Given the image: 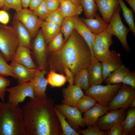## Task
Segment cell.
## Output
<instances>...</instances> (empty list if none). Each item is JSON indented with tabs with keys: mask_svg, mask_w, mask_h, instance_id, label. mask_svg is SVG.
<instances>
[{
	"mask_svg": "<svg viewBox=\"0 0 135 135\" xmlns=\"http://www.w3.org/2000/svg\"><path fill=\"white\" fill-rule=\"evenodd\" d=\"M54 100L47 96L36 97L22 108L26 135H62L60 122L54 110Z\"/></svg>",
	"mask_w": 135,
	"mask_h": 135,
	"instance_id": "cell-1",
	"label": "cell"
},
{
	"mask_svg": "<svg viewBox=\"0 0 135 135\" xmlns=\"http://www.w3.org/2000/svg\"><path fill=\"white\" fill-rule=\"evenodd\" d=\"M48 54L51 70L60 73H64V68L66 67L74 76L81 70L87 68L92 62L91 51L75 30L61 49Z\"/></svg>",
	"mask_w": 135,
	"mask_h": 135,
	"instance_id": "cell-2",
	"label": "cell"
},
{
	"mask_svg": "<svg viewBox=\"0 0 135 135\" xmlns=\"http://www.w3.org/2000/svg\"><path fill=\"white\" fill-rule=\"evenodd\" d=\"M0 135H26L22 108L2 102L0 108Z\"/></svg>",
	"mask_w": 135,
	"mask_h": 135,
	"instance_id": "cell-3",
	"label": "cell"
},
{
	"mask_svg": "<svg viewBox=\"0 0 135 135\" xmlns=\"http://www.w3.org/2000/svg\"><path fill=\"white\" fill-rule=\"evenodd\" d=\"M20 44L12 26L0 24V51L7 62L13 60Z\"/></svg>",
	"mask_w": 135,
	"mask_h": 135,
	"instance_id": "cell-4",
	"label": "cell"
},
{
	"mask_svg": "<svg viewBox=\"0 0 135 135\" xmlns=\"http://www.w3.org/2000/svg\"><path fill=\"white\" fill-rule=\"evenodd\" d=\"M122 84L121 83L105 86L92 85L85 91V94L93 97L100 105L108 106Z\"/></svg>",
	"mask_w": 135,
	"mask_h": 135,
	"instance_id": "cell-5",
	"label": "cell"
},
{
	"mask_svg": "<svg viewBox=\"0 0 135 135\" xmlns=\"http://www.w3.org/2000/svg\"><path fill=\"white\" fill-rule=\"evenodd\" d=\"M121 10L119 5L114 13L106 30L112 36H116L124 50L128 52H130V48L127 41V36L130 30L122 21L120 15Z\"/></svg>",
	"mask_w": 135,
	"mask_h": 135,
	"instance_id": "cell-6",
	"label": "cell"
},
{
	"mask_svg": "<svg viewBox=\"0 0 135 135\" xmlns=\"http://www.w3.org/2000/svg\"><path fill=\"white\" fill-rule=\"evenodd\" d=\"M6 92L8 94V102L16 106L23 102L27 97L30 100L36 98L31 81L18 83L16 86L7 88Z\"/></svg>",
	"mask_w": 135,
	"mask_h": 135,
	"instance_id": "cell-7",
	"label": "cell"
},
{
	"mask_svg": "<svg viewBox=\"0 0 135 135\" xmlns=\"http://www.w3.org/2000/svg\"><path fill=\"white\" fill-rule=\"evenodd\" d=\"M13 19L20 22L29 32L32 38L37 34L43 20L40 19L33 11L27 8H22L16 12Z\"/></svg>",
	"mask_w": 135,
	"mask_h": 135,
	"instance_id": "cell-8",
	"label": "cell"
},
{
	"mask_svg": "<svg viewBox=\"0 0 135 135\" xmlns=\"http://www.w3.org/2000/svg\"><path fill=\"white\" fill-rule=\"evenodd\" d=\"M135 98V88L123 84L108 106V111L124 108L127 109L131 101Z\"/></svg>",
	"mask_w": 135,
	"mask_h": 135,
	"instance_id": "cell-9",
	"label": "cell"
},
{
	"mask_svg": "<svg viewBox=\"0 0 135 135\" xmlns=\"http://www.w3.org/2000/svg\"><path fill=\"white\" fill-rule=\"evenodd\" d=\"M127 109L120 108L108 111L100 118L96 126L102 130L107 131L124 120Z\"/></svg>",
	"mask_w": 135,
	"mask_h": 135,
	"instance_id": "cell-10",
	"label": "cell"
},
{
	"mask_svg": "<svg viewBox=\"0 0 135 135\" xmlns=\"http://www.w3.org/2000/svg\"><path fill=\"white\" fill-rule=\"evenodd\" d=\"M32 44V52L37 61L39 70L46 69L48 54L47 45L41 29L39 30Z\"/></svg>",
	"mask_w": 135,
	"mask_h": 135,
	"instance_id": "cell-11",
	"label": "cell"
},
{
	"mask_svg": "<svg viewBox=\"0 0 135 135\" xmlns=\"http://www.w3.org/2000/svg\"><path fill=\"white\" fill-rule=\"evenodd\" d=\"M58 110L66 118L70 124L78 130L80 128L85 126L81 112L76 106H72L64 104L55 106Z\"/></svg>",
	"mask_w": 135,
	"mask_h": 135,
	"instance_id": "cell-12",
	"label": "cell"
},
{
	"mask_svg": "<svg viewBox=\"0 0 135 135\" xmlns=\"http://www.w3.org/2000/svg\"><path fill=\"white\" fill-rule=\"evenodd\" d=\"M10 64L12 72L18 80V83L31 81L38 72L37 68H27L13 61Z\"/></svg>",
	"mask_w": 135,
	"mask_h": 135,
	"instance_id": "cell-13",
	"label": "cell"
},
{
	"mask_svg": "<svg viewBox=\"0 0 135 135\" xmlns=\"http://www.w3.org/2000/svg\"><path fill=\"white\" fill-rule=\"evenodd\" d=\"M110 52L108 58L102 62L104 81L112 72L123 64L120 54L113 50Z\"/></svg>",
	"mask_w": 135,
	"mask_h": 135,
	"instance_id": "cell-14",
	"label": "cell"
},
{
	"mask_svg": "<svg viewBox=\"0 0 135 135\" xmlns=\"http://www.w3.org/2000/svg\"><path fill=\"white\" fill-rule=\"evenodd\" d=\"M84 94L80 87L73 84L69 85L63 89V104L72 106H76L80 98Z\"/></svg>",
	"mask_w": 135,
	"mask_h": 135,
	"instance_id": "cell-15",
	"label": "cell"
},
{
	"mask_svg": "<svg viewBox=\"0 0 135 135\" xmlns=\"http://www.w3.org/2000/svg\"><path fill=\"white\" fill-rule=\"evenodd\" d=\"M108 111V106H102L97 103L84 112L83 118L85 125L87 127L96 125L100 118Z\"/></svg>",
	"mask_w": 135,
	"mask_h": 135,
	"instance_id": "cell-16",
	"label": "cell"
},
{
	"mask_svg": "<svg viewBox=\"0 0 135 135\" xmlns=\"http://www.w3.org/2000/svg\"><path fill=\"white\" fill-rule=\"evenodd\" d=\"M30 50L20 44L12 61L28 68H37L31 56Z\"/></svg>",
	"mask_w": 135,
	"mask_h": 135,
	"instance_id": "cell-17",
	"label": "cell"
},
{
	"mask_svg": "<svg viewBox=\"0 0 135 135\" xmlns=\"http://www.w3.org/2000/svg\"><path fill=\"white\" fill-rule=\"evenodd\" d=\"M98 10L102 18L109 23L112 15L119 5L118 0H95Z\"/></svg>",
	"mask_w": 135,
	"mask_h": 135,
	"instance_id": "cell-18",
	"label": "cell"
},
{
	"mask_svg": "<svg viewBox=\"0 0 135 135\" xmlns=\"http://www.w3.org/2000/svg\"><path fill=\"white\" fill-rule=\"evenodd\" d=\"M46 73V69H38L31 81L36 97L44 98L47 96L46 94V91L48 84L46 79L44 78Z\"/></svg>",
	"mask_w": 135,
	"mask_h": 135,
	"instance_id": "cell-19",
	"label": "cell"
},
{
	"mask_svg": "<svg viewBox=\"0 0 135 135\" xmlns=\"http://www.w3.org/2000/svg\"><path fill=\"white\" fill-rule=\"evenodd\" d=\"M80 18L95 35L106 30L108 25L97 13L94 18Z\"/></svg>",
	"mask_w": 135,
	"mask_h": 135,
	"instance_id": "cell-20",
	"label": "cell"
},
{
	"mask_svg": "<svg viewBox=\"0 0 135 135\" xmlns=\"http://www.w3.org/2000/svg\"><path fill=\"white\" fill-rule=\"evenodd\" d=\"M75 30L82 38L88 46L91 52L92 47L95 35L90 31L78 16L74 19Z\"/></svg>",
	"mask_w": 135,
	"mask_h": 135,
	"instance_id": "cell-21",
	"label": "cell"
},
{
	"mask_svg": "<svg viewBox=\"0 0 135 135\" xmlns=\"http://www.w3.org/2000/svg\"><path fill=\"white\" fill-rule=\"evenodd\" d=\"M87 69L90 87L93 85L100 84L104 81L101 62H92Z\"/></svg>",
	"mask_w": 135,
	"mask_h": 135,
	"instance_id": "cell-22",
	"label": "cell"
},
{
	"mask_svg": "<svg viewBox=\"0 0 135 135\" xmlns=\"http://www.w3.org/2000/svg\"><path fill=\"white\" fill-rule=\"evenodd\" d=\"M12 26L17 35L20 44L32 50L31 37L27 28L20 21L13 19Z\"/></svg>",
	"mask_w": 135,
	"mask_h": 135,
	"instance_id": "cell-23",
	"label": "cell"
},
{
	"mask_svg": "<svg viewBox=\"0 0 135 135\" xmlns=\"http://www.w3.org/2000/svg\"><path fill=\"white\" fill-rule=\"evenodd\" d=\"M59 9L64 17L78 16L83 10L80 4H77L68 1L60 2Z\"/></svg>",
	"mask_w": 135,
	"mask_h": 135,
	"instance_id": "cell-24",
	"label": "cell"
},
{
	"mask_svg": "<svg viewBox=\"0 0 135 135\" xmlns=\"http://www.w3.org/2000/svg\"><path fill=\"white\" fill-rule=\"evenodd\" d=\"M41 30L47 45L50 41L60 32V26L52 22L44 20Z\"/></svg>",
	"mask_w": 135,
	"mask_h": 135,
	"instance_id": "cell-25",
	"label": "cell"
},
{
	"mask_svg": "<svg viewBox=\"0 0 135 135\" xmlns=\"http://www.w3.org/2000/svg\"><path fill=\"white\" fill-rule=\"evenodd\" d=\"M127 109L126 116L122 122V135H134L135 132V108Z\"/></svg>",
	"mask_w": 135,
	"mask_h": 135,
	"instance_id": "cell-26",
	"label": "cell"
},
{
	"mask_svg": "<svg viewBox=\"0 0 135 135\" xmlns=\"http://www.w3.org/2000/svg\"><path fill=\"white\" fill-rule=\"evenodd\" d=\"M130 71L129 68L123 64L112 72L104 81L107 84L121 83L125 76Z\"/></svg>",
	"mask_w": 135,
	"mask_h": 135,
	"instance_id": "cell-27",
	"label": "cell"
},
{
	"mask_svg": "<svg viewBox=\"0 0 135 135\" xmlns=\"http://www.w3.org/2000/svg\"><path fill=\"white\" fill-rule=\"evenodd\" d=\"M119 5L122 12V14L125 21L128 24L130 30L134 36H135V25L134 12L128 8L124 3V0H118Z\"/></svg>",
	"mask_w": 135,
	"mask_h": 135,
	"instance_id": "cell-28",
	"label": "cell"
},
{
	"mask_svg": "<svg viewBox=\"0 0 135 135\" xmlns=\"http://www.w3.org/2000/svg\"><path fill=\"white\" fill-rule=\"evenodd\" d=\"M92 62H102L109 56L110 50L104 49L96 44L94 42L92 47Z\"/></svg>",
	"mask_w": 135,
	"mask_h": 135,
	"instance_id": "cell-29",
	"label": "cell"
},
{
	"mask_svg": "<svg viewBox=\"0 0 135 135\" xmlns=\"http://www.w3.org/2000/svg\"><path fill=\"white\" fill-rule=\"evenodd\" d=\"M75 17H65L60 26V32L63 34L65 42L75 30Z\"/></svg>",
	"mask_w": 135,
	"mask_h": 135,
	"instance_id": "cell-30",
	"label": "cell"
},
{
	"mask_svg": "<svg viewBox=\"0 0 135 135\" xmlns=\"http://www.w3.org/2000/svg\"><path fill=\"white\" fill-rule=\"evenodd\" d=\"M48 84L52 87H60L63 86L67 80L65 75L51 70L46 78Z\"/></svg>",
	"mask_w": 135,
	"mask_h": 135,
	"instance_id": "cell-31",
	"label": "cell"
},
{
	"mask_svg": "<svg viewBox=\"0 0 135 135\" xmlns=\"http://www.w3.org/2000/svg\"><path fill=\"white\" fill-rule=\"evenodd\" d=\"M112 35L106 30L95 35L94 42L98 46L106 49L110 48L113 43Z\"/></svg>",
	"mask_w": 135,
	"mask_h": 135,
	"instance_id": "cell-32",
	"label": "cell"
},
{
	"mask_svg": "<svg viewBox=\"0 0 135 135\" xmlns=\"http://www.w3.org/2000/svg\"><path fill=\"white\" fill-rule=\"evenodd\" d=\"M54 110L56 113L62 130V135H80L73 128L66 120V117L62 114L55 106Z\"/></svg>",
	"mask_w": 135,
	"mask_h": 135,
	"instance_id": "cell-33",
	"label": "cell"
},
{
	"mask_svg": "<svg viewBox=\"0 0 135 135\" xmlns=\"http://www.w3.org/2000/svg\"><path fill=\"white\" fill-rule=\"evenodd\" d=\"M97 103L96 100L93 97L90 96L84 95L79 99L76 106L82 112H84Z\"/></svg>",
	"mask_w": 135,
	"mask_h": 135,
	"instance_id": "cell-34",
	"label": "cell"
},
{
	"mask_svg": "<svg viewBox=\"0 0 135 135\" xmlns=\"http://www.w3.org/2000/svg\"><path fill=\"white\" fill-rule=\"evenodd\" d=\"M65 43L63 34L60 32L48 44L47 51L48 54L60 50L64 46Z\"/></svg>",
	"mask_w": 135,
	"mask_h": 135,
	"instance_id": "cell-35",
	"label": "cell"
},
{
	"mask_svg": "<svg viewBox=\"0 0 135 135\" xmlns=\"http://www.w3.org/2000/svg\"><path fill=\"white\" fill-rule=\"evenodd\" d=\"M81 5L86 18H94L98 10L95 0H81Z\"/></svg>",
	"mask_w": 135,
	"mask_h": 135,
	"instance_id": "cell-36",
	"label": "cell"
},
{
	"mask_svg": "<svg viewBox=\"0 0 135 135\" xmlns=\"http://www.w3.org/2000/svg\"><path fill=\"white\" fill-rule=\"evenodd\" d=\"M0 75L10 76L16 78L13 74L12 67L5 60L0 51Z\"/></svg>",
	"mask_w": 135,
	"mask_h": 135,
	"instance_id": "cell-37",
	"label": "cell"
},
{
	"mask_svg": "<svg viewBox=\"0 0 135 135\" xmlns=\"http://www.w3.org/2000/svg\"><path fill=\"white\" fill-rule=\"evenodd\" d=\"M33 11L40 19L45 20L49 14L46 0H42L40 4Z\"/></svg>",
	"mask_w": 135,
	"mask_h": 135,
	"instance_id": "cell-38",
	"label": "cell"
},
{
	"mask_svg": "<svg viewBox=\"0 0 135 135\" xmlns=\"http://www.w3.org/2000/svg\"><path fill=\"white\" fill-rule=\"evenodd\" d=\"M64 18L59 8L50 14L45 20L52 22L60 26Z\"/></svg>",
	"mask_w": 135,
	"mask_h": 135,
	"instance_id": "cell-39",
	"label": "cell"
},
{
	"mask_svg": "<svg viewBox=\"0 0 135 135\" xmlns=\"http://www.w3.org/2000/svg\"><path fill=\"white\" fill-rule=\"evenodd\" d=\"M22 8V0H5L2 9L6 11L12 9L18 12Z\"/></svg>",
	"mask_w": 135,
	"mask_h": 135,
	"instance_id": "cell-40",
	"label": "cell"
},
{
	"mask_svg": "<svg viewBox=\"0 0 135 135\" xmlns=\"http://www.w3.org/2000/svg\"><path fill=\"white\" fill-rule=\"evenodd\" d=\"M78 132L84 135H106V132L100 130L96 125L88 127L84 130H80Z\"/></svg>",
	"mask_w": 135,
	"mask_h": 135,
	"instance_id": "cell-41",
	"label": "cell"
},
{
	"mask_svg": "<svg viewBox=\"0 0 135 135\" xmlns=\"http://www.w3.org/2000/svg\"><path fill=\"white\" fill-rule=\"evenodd\" d=\"M10 82L8 79L0 75V98L2 102H4L5 98L7 88Z\"/></svg>",
	"mask_w": 135,
	"mask_h": 135,
	"instance_id": "cell-42",
	"label": "cell"
},
{
	"mask_svg": "<svg viewBox=\"0 0 135 135\" xmlns=\"http://www.w3.org/2000/svg\"><path fill=\"white\" fill-rule=\"evenodd\" d=\"M79 72L81 80V88L82 90L86 91L90 87L87 69V68L83 69Z\"/></svg>",
	"mask_w": 135,
	"mask_h": 135,
	"instance_id": "cell-43",
	"label": "cell"
},
{
	"mask_svg": "<svg viewBox=\"0 0 135 135\" xmlns=\"http://www.w3.org/2000/svg\"><path fill=\"white\" fill-rule=\"evenodd\" d=\"M122 83L135 88V72L130 70L124 78Z\"/></svg>",
	"mask_w": 135,
	"mask_h": 135,
	"instance_id": "cell-44",
	"label": "cell"
},
{
	"mask_svg": "<svg viewBox=\"0 0 135 135\" xmlns=\"http://www.w3.org/2000/svg\"><path fill=\"white\" fill-rule=\"evenodd\" d=\"M123 121L113 126L107 131L106 135H122Z\"/></svg>",
	"mask_w": 135,
	"mask_h": 135,
	"instance_id": "cell-45",
	"label": "cell"
},
{
	"mask_svg": "<svg viewBox=\"0 0 135 135\" xmlns=\"http://www.w3.org/2000/svg\"><path fill=\"white\" fill-rule=\"evenodd\" d=\"M46 1L49 14L58 10L60 7V2L59 0H48Z\"/></svg>",
	"mask_w": 135,
	"mask_h": 135,
	"instance_id": "cell-46",
	"label": "cell"
},
{
	"mask_svg": "<svg viewBox=\"0 0 135 135\" xmlns=\"http://www.w3.org/2000/svg\"><path fill=\"white\" fill-rule=\"evenodd\" d=\"M10 16L8 13L3 9L0 10V22L6 25L10 20Z\"/></svg>",
	"mask_w": 135,
	"mask_h": 135,
	"instance_id": "cell-47",
	"label": "cell"
},
{
	"mask_svg": "<svg viewBox=\"0 0 135 135\" xmlns=\"http://www.w3.org/2000/svg\"><path fill=\"white\" fill-rule=\"evenodd\" d=\"M64 72L65 74L69 85L74 84V75L70 69L66 67H65L64 69Z\"/></svg>",
	"mask_w": 135,
	"mask_h": 135,
	"instance_id": "cell-48",
	"label": "cell"
},
{
	"mask_svg": "<svg viewBox=\"0 0 135 135\" xmlns=\"http://www.w3.org/2000/svg\"><path fill=\"white\" fill-rule=\"evenodd\" d=\"M42 0H30L29 7L31 10L34 11L40 4Z\"/></svg>",
	"mask_w": 135,
	"mask_h": 135,
	"instance_id": "cell-49",
	"label": "cell"
},
{
	"mask_svg": "<svg viewBox=\"0 0 135 135\" xmlns=\"http://www.w3.org/2000/svg\"><path fill=\"white\" fill-rule=\"evenodd\" d=\"M74 82L75 84L81 88V80L79 72L74 75Z\"/></svg>",
	"mask_w": 135,
	"mask_h": 135,
	"instance_id": "cell-50",
	"label": "cell"
},
{
	"mask_svg": "<svg viewBox=\"0 0 135 135\" xmlns=\"http://www.w3.org/2000/svg\"><path fill=\"white\" fill-rule=\"evenodd\" d=\"M129 4L135 13V0H124Z\"/></svg>",
	"mask_w": 135,
	"mask_h": 135,
	"instance_id": "cell-51",
	"label": "cell"
},
{
	"mask_svg": "<svg viewBox=\"0 0 135 135\" xmlns=\"http://www.w3.org/2000/svg\"><path fill=\"white\" fill-rule=\"evenodd\" d=\"M22 7L27 8L29 7L30 0H22Z\"/></svg>",
	"mask_w": 135,
	"mask_h": 135,
	"instance_id": "cell-52",
	"label": "cell"
},
{
	"mask_svg": "<svg viewBox=\"0 0 135 135\" xmlns=\"http://www.w3.org/2000/svg\"><path fill=\"white\" fill-rule=\"evenodd\" d=\"M60 2L63 1H68L74 4H80L81 0H59Z\"/></svg>",
	"mask_w": 135,
	"mask_h": 135,
	"instance_id": "cell-53",
	"label": "cell"
},
{
	"mask_svg": "<svg viewBox=\"0 0 135 135\" xmlns=\"http://www.w3.org/2000/svg\"><path fill=\"white\" fill-rule=\"evenodd\" d=\"M128 107L130 108H135V98L130 102Z\"/></svg>",
	"mask_w": 135,
	"mask_h": 135,
	"instance_id": "cell-54",
	"label": "cell"
},
{
	"mask_svg": "<svg viewBox=\"0 0 135 135\" xmlns=\"http://www.w3.org/2000/svg\"><path fill=\"white\" fill-rule=\"evenodd\" d=\"M5 0H0V8H3L4 6Z\"/></svg>",
	"mask_w": 135,
	"mask_h": 135,
	"instance_id": "cell-55",
	"label": "cell"
},
{
	"mask_svg": "<svg viewBox=\"0 0 135 135\" xmlns=\"http://www.w3.org/2000/svg\"><path fill=\"white\" fill-rule=\"evenodd\" d=\"M2 104V103L1 102H0V108Z\"/></svg>",
	"mask_w": 135,
	"mask_h": 135,
	"instance_id": "cell-56",
	"label": "cell"
},
{
	"mask_svg": "<svg viewBox=\"0 0 135 135\" xmlns=\"http://www.w3.org/2000/svg\"></svg>",
	"mask_w": 135,
	"mask_h": 135,
	"instance_id": "cell-57",
	"label": "cell"
}]
</instances>
